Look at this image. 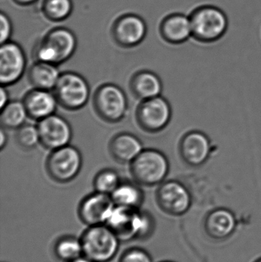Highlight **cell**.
<instances>
[{
  "label": "cell",
  "mask_w": 261,
  "mask_h": 262,
  "mask_svg": "<svg viewBox=\"0 0 261 262\" xmlns=\"http://www.w3.org/2000/svg\"><path fill=\"white\" fill-rule=\"evenodd\" d=\"M78 41L75 34L65 28L49 31L33 49L35 61L62 64L70 59L76 51Z\"/></svg>",
  "instance_id": "cell-2"
},
{
  "label": "cell",
  "mask_w": 261,
  "mask_h": 262,
  "mask_svg": "<svg viewBox=\"0 0 261 262\" xmlns=\"http://www.w3.org/2000/svg\"><path fill=\"white\" fill-rule=\"evenodd\" d=\"M237 228L235 215L229 209L218 208L208 212L204 220V229L211 239L222 242L232 236Z\"/></svg>",
  "instance_id": "cell-16"
},
{
  "label": "cell",
  "mask_w": 261,
  "mask_h": 262,
  "mask_svg": "<svg viewBox=\"0 0 261 262\" xmlns=\"http://www.w3.org/2000/svg\"><path fill=\"white\" fill-rule=\"evenodd\" d=\"M93 107L102 121L108 124H116L127 116L128 99L120 86L107 83L99 86L95 91Z\"/></svg>",
  "instance_id": "cell-6"
},
{
  "label": "cell",
  "mask_w": 261,
  "mask_h": 262,
  "mask_svg": "<svg viewBox=\"0 0 261 262\" xmlns=\"http://www.w3.org/2000/svg\"><path fill=\"white\" fill-rule=\"evenodd\" d=\"M108 148L112 158L121 164H130L144 149L142 141L134 134L127 132L113 136Z\"/></svg>",
  "instance_id": "cell-18"
},
{
  "label": "cell",
  "mask_w": 261,
  "mask_h": 262,
  "mask_svg": "<svg viewBox=\"0 0 261 262\" xmlns=\"http://www.w3.org/2000/svg\"><path fill=\"white\" fill-rule=\"evenodd\" d=\"M28 117L29 115L22 101H9L1 109V127L6 130H17L26 124Z\"/></svg>",
  "instance_id": "cell-23"
},
{
  "label": "cell",
  "mask_w": 261,
  "mask_h": 262,
  "mask_svg": "<svg viewBox=\"0 0 261 262\" xmlns=\"http://www.w3.org/2000/svg\"><path fill=\"white\" fill-rule=\"evenodd\" d=\"M83 157L81 151L72 145L51 151L45 162L49 177L58 183L73 181L81 172Z\"/></svg>",
  "instance_id": "cell-8"
},
{
  "label": "cell",
  "mask_w": 261,
  "mask_h": 262,
  "mask_svg": "<svg viewBox=\"0 0 261 262\" xmlns=\"http://www.w3.org/2000/svg\"><path fill=\"white\" fill-rule=\"evenodd\" d=\"M160 34L167 42L181 45L193 38L189 15L182 13L170 14L160 25Z\"/></svg>",
  "instance_id": "cell-19"
},
{
  "label": "cell",
  "mask_w": 261,
  "mask_h": 262,
  "mask_svg": "<svg viewBox=\"0 0 261 262\" xmlns=\"http://www.w3.org/2000/svg\"><path fill=\"white\" fill-rule=\"evenodd\" d=\"M83 255L94 262H110L119 251L121 240L107 225L88 226L81 235Z\"/></svg>",
  "instance_id": "cell-4"
},
{
  "label": "cell",
  "mask_w": 261,
  "mask_h": 262,
  "mask_svg": "<svg viewBox=\"0 0 261 262\" xmlns=\"http://www.w3.org/2000/svg\"><path fill=\"white\" fill-rule=\"evenodd\" d=\"M122 180L119 173L110 168L101 169L93 178V189L96 192L111 195Z\"/></svg>",
  "instance_id": "cell-25"
},
{
  "label": "cell",
  "mask_w": 261,
  "mask_h": 262,
  "mask_svg": "<svg viewBox=\"0 0 261 262\" xmlns=\"http://www.w3.org/2000/svg\"><path fill=\"white\" fill-rule=\"evenodd\" d=\"M159 209L172 216H182L189 210L193 203L190 191L178 180H167L159 185L156 192Z\"/></svg>",
  "instance_id": "cell-10"
},
{
  "label": "cell",
  "mask_w": 261,
  "mask_h": 262,
  "mask_svg": "<svg viewBox=\"0 0 261 262\" xmlns=\"http://www.w3.org/2000/svg\"><path fill=\"white\" fill-rule=\"evenodd\" d=\"M173 116V111L168 100L163 97L142 101L136 107V121L143 130L156 134L169 125Z\"/></svg>",
  "instance_id": "cell-9"
},
{
  "label": "cell",
  "mask_w": 261,
  "mask_h": 262,
  "mask_svg": "<svg viewBox=\"0 0 261 262\" xmlns=\"http://www.w3.org/2000/svg\"><path fill=\"white\" fill-rule=\"evenodd\" d=\"M254 262H261V258H258V259L257 260H256V261Z\"/></svg>",
  "instance_id": "cell-34"
},
{
  "label": "cell",
  "mask_w": 261,
  "mask_h": 262,
  "mask_svg": "<svg viewBox=\"0 0 261 262\" xmlns=\"http://www.w3.org/2000/svg\"><path fill=\"white\" fill-rule=\"evenodd\" d=\"M29 118L41 121L54 115L58 107V100L51 91L33 89L25 95L22 100Z\"/></svg>",
  "instance_id": "cell-17"
},
{
  "label": "cell",
  "mask_w": 261,
  "mask_h": 262,
  "mask_svg": "<svg viewBox=\"0 0 261 262\" xmlns=\"http://www.w3.org/2000/svg\"><path fill=\"white\" fill-rule=\"evenodd\" d=\"M147 26L140 17L127 15L115 23L113 36L121 47L133 48L140 44L147 35Z\"/></svg>",
  "instance_id": "cell-15"
},
{
  "label": "cell",
  "mask_w": 261,
  "mask_h": 262,
  "mask_svg": "<svg viewBox=\"0 0 261 262\" xmlns=\"http://www.w3.org/2000/svg\"><path fill=\"white\" fill-rule=\"evenodd\" d=\"M54 253L60 261L72 262L83 256L81 238L72 235H65L57 240L54 247Z\"/></svg>",
  "instance_id": "cell-24"
},
{
  "label": "cell",
  "mask_w": 261,
  "mask_h": 262,
  "mask_svg": "<svg viewBox=\"0 0 261 262\" xmlns=\"http://www.w3.org/2000/svg\"><path fill=\"white\" fill-rule=\"evenodd\" d=\"M37 127L41 144L51 151L69 145L73 136L68 121L55 114L38 121Z\"/></svg>",
  "instance_id": "cell-13"
},
{
  "label": "cell",
  "mask_w": 261,
  "mask_h": 262,
  "mask_svg": "<svg viewBox=\"0 0 261 262\" xmlns=\"http://www.w3.org/2000/svg\"><path fill=\"white\" fill-rule=\"evenodd\" d=\"M119 262H153L151 255L140 248L127 249L121 255Z\"/></svg>",
  "instance_id": "cell-28"
},
{
  "label": "cell",
  "mask_w": 261,
  "mask_h": 262,
  "mask_svg": "<svg viewBox=\"0 0 261 262\" xmlns=\"http://www.w3.org/2000/svg\"><path fill=\"white\" fill-rule=\"evenodd\" d=\"M0 98H1L0 108L3 109L9 102V92H7L5 86H2L1 91H0Z\"/></svg>",
  "instance_id": "cell-30"
},
{
  "label": "cell",
  "mask_w": 261,
  "mask_h": 262,
  "mask_svg": "<svg viewBox=\"0 0 261 262\" xmlns=\"http://www.w3.org/2000/svg\"><path fill=\"white\" fill-rule=\"evenodd\" d=\"M8 135L6 134V129L2 127L0 130V148L1 149H4L5 146L7 144Z\"/></svg>",
  "instance_id": "cell-31"
},
{
  "label": "cell",
  "mask_w": 261,
  "mask_h": 262,
  "mask_svg": "<svg viewBox=\"0 0 261 262\" xmlns=\"http://www.w3.org/2000/svg\"><path fill=\"white\" fill-rule=\"evenodd\" d=\"M114 206L110 195L95 191L81 200L78 206V216L87 226L106 224Z\"/></svg>",
  "instance_id": "cell-14"
},
{
  "label": "cell",
  "mask_w": 261,
  "mask_h": 262,
  "mask_svg": "<svg viewBox=\"0 0 261 262\" xmlns=\"http://www.w3.org/2000/svg\"><path fill=\"white\" fill-rule=\"evenodd\" d=\"M61 73L56 64L35 61L28 72V79L33 89L54 90Z\"/></svg>",
  "instance_id": "cell-21"
},
{
  "label": "cell",
  "mask_w": 261,
  "mask_h": 262,
  "mask_svg": "<svg viewBox=\"0 0 261 262\" xmlns=\"http://www.w3.org/2000/svg\"><path fill=\"white\" fill-rule=\"evenodd\" d=\"M209 137L199 130L187 132L181 138L179 151L182 160L188 166L199 167L206 163L211 152Z\"/></svg>",
  "instance_id": "cell-12"
},
{
  "label": "cell",
  "mask_w": 261,
  "mask_h": 262,
  "mask_svg": "<svg viewBox=\"0 0 261 262\" xmlns=\"http://www.w3.org/2000/svg\"><path fill=\"white\" fill-rule=\"evenodd\" d=\"M26 53L18 43L7 41L0 48V82L8 87L18 82L26 72Z\"/></svg>",
  "instance_id": "cell-11"
},
{
  "label": "cell",
  "mask_w": 261,
  "mask_h": 262,
  "mask_svg": "<svg viewBox=\"0 0 261 262\" xmlns=\"http://www.w3.org/2000/svg\"><path fill=\"white\" fill-rule=\"evenodd\" d=\"M15 138L17 144L24 150L35 149L41 143L38 127L32 124H25L17 129Z\"/></svg>",
  "instance_id": "cell-27"
},
{
  "label": "cell",
  "mask_w": 261,
  "mask_h": 262,
  "mask_svg": "<svg viewBox=\"0 0 261 262\" xmlns=\"http://www.w3.org/2000/svg\"><path fill=\"white\" fill-rule=\"evenodd\" d=\"M14 1L20 6H29V5L33 4L38 0H14Z\"/></svg>",
  "instance_id": "cell-32"
},
{
  "label": "cell",
  "mask_w": 261,
  "mask_h": 262,
  "mask_svg": "<svg viewBox=\"0 0 261 262\" xmlns=\"http://www.w3.org/2000/svg\"><path fill=\"white\" fill-rule=\"evenodd\" d=\"M116 206L140 209L144 201V192L136 182L121 181L110 195Z\"/></svg>",
  "instance_id": "cell-22"
},
{
  "label": "cell",
  "mask_w": 261,
  "mask_h": 262,
  "mask_svg": "<svg viewBox=\"0 0 261 262\" xmlns=\"http://www.w3.org/2000/svg\"><path fill=\"white\" fill-rule=\"evenodd\" d=\"M162 262H174V261H162Z\"/></svg>",
  "instance_id": "cell-35"
},
{
  "label": "cell",
  "mask_w": 261,
  "mask_h": 262,
  "mask_svg": "<svg viewBox=\"0 0 261 262\" xmlns=\"http://www.w3.org/2000/svg\"><path fill=\"white\" fill-rule=\"evenodd\" d=\"M193 38L202 43H213L220 40L228 29V18L220 8L203 5L196 8L189 15Z\"/></svg>",
  "instance_id": "cell-3"
},
{
  "label": "cell",
  "mask_w": 261,
  "mask_h": 262,
  "mask_svg": "<svg viewBox=\"0 0 261 262\" xmlns=\"http://www.w3.org/2000/svg\"><path fill=\"white\" fill-rule=\"evenodd\" d=\"M105 225L122 242L147 239L155 230L154 218L150 212L116 205Z\"/></svg>",
  "instance_id": "cell-1"
},
{
  "label": "cell",
  "mask_w": 261,
  "mask_h": 262,
  "mask_svg": "<svg viewBox=\"0 0 261 262\" xmlns=\"http://www.w3.org/2000/svg\"><path fill=\"white\" fill-rule=\"evenodd\" d=\"M130 89L133 96L142 101L160 96L163 85L162 80L155 72L141 70L130 78Z\"/></svg>",
  "instance_id": "cell-20"
},
{
  "label": "cell",
  "mask_w": 261,
  "mask_h": 262,
  "mask_svg": "<svg viewBox=\"0 0 261 262\" xmlns=\"http://www.w3.org/2000/svg\"><path fill=\"white\" fill-rule=\"evenodd\" d=\"M53 91L58 104L70 112L82 109L90 96V85L87 80L74 72L61 73Z\"/></svg>",
  "instance_id": "cell-7"
},
{
  "label": "cell",
  "mask_w": 261,
  "mask_h": 262,
  "mask_svg": "<svg viewBox=\"0 0 261 262\" xmlns=\"http://www.w3.org/2000/svg\"><path fill=\"white\" fill-rule=\"evenodd\" d=\"M72 262H94L92 261V260L89 259V258H87V257L83 256L80 257V258H77V259H75V261H72Z\"/></svg>",
  "instance_id": "cell-33"
},
{
  "label": "cell",
  "mask_w": 261,
  "mask_h": 262,
  "mask_svg": "<svg viewBox=\"0 0 261 262\" xmlns=\"http://www.w3.org/2000/svg\"><path fill=\"white\" fill-rule=\"evenodd\" d=\"M43 12L49 19L59 21L68 18L73 9L72 0H44Z\"/></svg>",
  "instance_id": "cell-26"
},
{
  "label": "cell",
  "mask_w": 261,
  "mask_h": 262,
  "mask_svg": "<svg viewBox=\"0 0 261 262\" xmlns=\"http://www.w3.org/2000/svg\"><path fill=\"white\" fill-rule=\"evenodd\" d=\"M12 34V25L10 18L4 12L0 15V43L4 44L9 41Z\"/></svg>",
  "instance_id": "cell-29"
},
{
  "label": "cell",
  "mask_w": 261,
  "mask_h": 262,
  "mask_svg": "<svg viewBox=\"0 0 261 262\" xmlns=\"http://www.w3.org/2000/svg\"><path fill=\"white\" fill-rule=\"evenodd\" d=\"M133 180L140 186L160 185L170 172L167 156L156 149H144L130 164Z\"/></svg>",
  "instance_id": "cell-5"
}]
</instances>
